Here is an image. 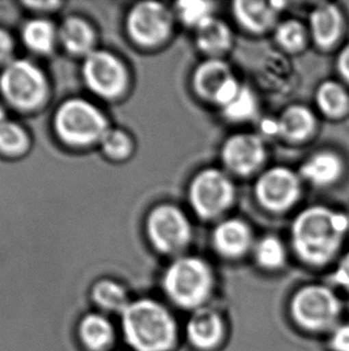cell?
Returning <instances> with one entry per match:
<instances>
[{
	"label": "cell",
	"mask_w": 349,
	"mask_h": 351,
	"mask_svg": "<svg viewBox=\"0 0 349 351\" xmlns=\"http://www.w3.org/2000/svg\"><path fill=\"white\" fill-rule=\"evenodd\" d=\"M348 227L345 215L313 206L294 221L293 246L302 261L312 265H324L340 248Z\"/></svg>",
	"instance_id": "obj_1"
},
{
	"label": "cell",
	"mask_w": 349,
	"mask_h": 351,
	"mask_svg": "<svg viewBox=\"0 0 349 351\" xmlns=\"http://www.w3.org/2000/svg\"><path fill=\"white\" fill-rule=\"evenodd\" d=\"M126 342L135 351H169L177 339L172 314L153 300L129 302L122 313Z\"/></svg>",
	"instance_id": "obj_2"
},
{
	"label": "cell",
	"mask_w": 349,
	"mask_h": 351,
	"mask_svg": "<svg viewBox=\"0 0 349 351\" xmlns=\"http://www.w3.org/2000/svg\"><path fill=\"white\" fill-rule=\"evenodd\" d=\"M163 289L181 308H201L212 293V271L198 258H179L166 269Z\"/></svg>",
	"instance_id": "obj_3"
},
{
	"label": "cell",
	"mask_w": 349,
	"mask_h": 351,
	"mask_svg": "<svg viewBox=\"0 0 349 351\" xmlns=\"http://www.w3.org/2000/svg\"><path fill=\"white\" fill-rule=\"evenodd\" d=\"M55 130L64 142L71 145H89L101 142L108 131L103 113L86 100L67 101L57 110Z\"/></svg>",
	"instance_id": "obj_4"
},
{
	"label": "cell",
	"mask_w": 349,
	"mask_h": 351,
	"mask_svg": "<svg viewBox=\"0 0 349 351\" xmlns=\"http://www.w3.org/2000/svg\"><path fill=\"white\" fill-rule=\"evenodd\" d=\"M340 300L323 285H307L293 296L291 313L294 322L302 328L322 332L334 330L340 318Z\"/></svg>",
	"instance_id": "obj_5"
},
{
	"label": "cell",
	"mask_w": 349,
	"mask_h": 351,
	"mask_svg": "<svg viewBox=\"0 0 349 351\" xmlns=\"http://www.w3.org/2000/svg\"><path fill=\"white\" fill-rule=\"evenodd\" d=\"M0 90L11 105L31 110L42 102L47 83L36 65L27 60H12L0 76Z\"/></svg>",
	"instance_id": "obj_6"
},
{
	"label": "cell",
	"mask_w": 349,
	"mask_h": 351,
	"mask_svg": "<svg viewBox=\"0 0 349 351\" xmlns=\"http://www.w3.org/2000/svg\"><path fill=\"white\" fill-rule=\"evenodd\" d=\"M233 193V186L225 174L216 169H207L194 179L189 198L195 213L203 219H212L229 208Z\"/></svg>",
	"instance_id": "obj_7"
},
{
	"label": "cell",
	"mask_w": 349,
	"mask_h": 351,
	"mask_svg": "<svg viewBox=\"0 0 349 351\" xmlns=\"http://www.w3.org/2000/svg\"><path fill=\"white\" fill-rule=\"evenodd\" d=\"M83 76L90 90L102 97H116L127 84V72L113 54L92 51L83 65Z\"/></svg>",
	"instance_id": "obj_8"
},
{
	"label": "cell",
	"mask_w": 349,
	"mask_h": 351,
	"mask_svg": "<svg viewBox=\"0 0 349 351\" xmlns=\"http://www.w3.org/2000/svg\"><path fill=\"white\" fill-rule=\"evenodd\" d=\"M147 233L158 251L174 253L188 243L190 226L181 210L171 205H161L150 215Z\"/></svg>",
	"instance_id": "obj_9"
},
{
	"label": "cell",
	"mask_w": 349,
	"mask_h": 351,
	"mask_svg": "<svg viewBox=\"0 0 349 351\" xmlns=\"http://www.w3.org/2000/svg\"><path fill=\"white\" fill-rule=\"evenodd\" d=\"M128 33L135 43L152 47L170 33L171 16L164 5L147 1L133 8L127 21Z\"/></svg>",
	"instance_id": "obj_10"
},
{
	"label": "cell",
	"mask_w": 349,
	"mask_h": 351,
	"mask_svg": "<svg viewBox=\"0 0 349 351\" xmlns=\"http://www.w3.org/2000/svg\"><path fill=\"white\" fill-rule=\"evenodd\" d=\"M299 193L297 176L281 167L266 171L256 184V195L261 204L273 211H283L292 206Z\"/></svg>",
	"instance_id": "obj_11"
},
{
	"label": "cell",
	"mask_w": 349,
	"mask_h": 351,
	"mask_svg": "<svg viewBox=\"0 0 349 351\" xmlns=\"http://www.w3.org/2000/svg\"><path fill=\"white\" fill-rule=\"evenodd\" d=\"M194 86L198 95L219 105H227L241 89L230 69L220 60H208L198 67Z\"/></svg>",
	"instance_id": "obj_12"
},
{
	"label": "cell",
	"mask_w": 349,
	"mask_h": 351,
	"mask_svg": "<svg viewBox=\"0 0 349 351\" xmlns=\"http://www.w3.org/2000/svg\"><path fill=\"white\" fill-rule=\"evenodd\" d=\"M222 160L233 173L240 176L250 174L263 162V144L260 138L253 134L233 136L224 144Z\"/></svg>",
	"instance_id": "obj_13"
},
{
	"label": "cell",
	"mask_w": 349,
	"mask_h": 351,
	"mask_svg": "<svg viewBox=\"0 0 349 351\" xmlns=\"http://www.w3.org/2000/svg\"><path fill=\"white\" fill-rule=\"evenodd\" d=\"M224 331L222 317L207 307L195 309L187 324L189 341L198 349L217 347L224 337Z\"/></svg>",
	"instance_id": "obj_14"
},
{
	"label": "cell",
	"mask_w": 349,
	"mask_h": 351,
	"mask_svg": "<svg viewBox=\"0 0 349 351\" xmlns=\"http://www.w3.org/2000/svg\"><path fill=\"white\" fill-rule=\"evenodd\" d=\"M213 242L217 251L227 258L243 256L250 246V230L238 219L222 222L214 230Z\"/></svg>",
	"instance_id": "obj_15"
},
{
	"label": "cell",
	"mask_w": 349,
	"mask_h": 351,
	"mask_svg": "<svg viewBox=\"0 0 349 351\" xmlns=\"http://www.w3.org/2000/svg\"><path fill=\"white\" fill-rule=\"evenodd\" d=\"M276 3L242 0L233 4V12L238 22L248 30L260 33L268 29L276 17Z\"/></svg>",
	"instance_id": "obj_16"
},
{
	"label": "cell",
	"mask_w": 349,
	"mask_h": 351,
	"mask_svg": "<svg viewBox=\"0 0 349 351\" xmlns=\"http://www.w3.org/2000/svg\"><path fill=\"white\" fill-rule=\"evenodd\" d=\"M312 35L320 47H331L341 32V16L334 5L318 6L311 14Z\"/></svg>",
	"instance_id": "obj_17"
},
{
	"label": "cell",
	"mask_w": 349,
	"mask_h": 351,
	"mask_svg": "<svg viewBox=\"0 0 349 351\" xmlns=\"http://www.w3.org/2000/svg\"><path fill=\"white\" fill-rule=\"evenodd\" d=\"M315 128V118L311 112L302 106H292L283 112L275 123V130L289 141L299 142L311 134Z\"/></svg>",
	"instance_id": "obj_18"
},
{
	"label": "cell",
	"mask_w": 349,
	"mask_h": 351,
	"mask_svg": "<svg viewBox=\"0 0 349 351\" xmlns=\"http://www.w3.org/2000/svg\"><path fill=\"white\" fill-rule=\"evenodd\" d=\"M59 38L68 52L83 56L92 52L94 36L92 29L81 19H68L59 30Z\"/></svg>",
	"instance_id": "obj_19"
},
{
	"label": "cell",
	"mask_w": 349,
	"mask_h": 351,
	"mask_svg": "<svg viewBox=\"0 0 349 351\" xmlns=\"http://www.w3.org/2000/svg\"><path fill=\"white\" fill-rule=\"evenodd\" d=\"M342 163L340 158L331 152H320L312 156L302 166V174L313 185L333 184L340 176Z\"/></svg>",
	"instance_id": "obj_20"
},
{
	"label": "cell",
	"mask_w": 349,
	"mask_h": 351,
	"mask_svg": "<svg viewBox=\"0 0 349 351\" xmlns=\"http://www.w3.org/2000/svg\"><path fill=\"white\" fill-rule=\"evenodd\" d=\"M79 335L83 344L91 351H103L113 342L114 330L108 319L89 314L81 320Z\"/></svg>",
	"instance_id": "obj_21"
},
{
	"label": "cell",
	"mask_w": 349,
	"mask_h": 351,
	"mask_svg": "<svg viewBox=\"0 0 349 351\" xmlns=\"http://www.w3.org/2000/svg\"><path fill=\"white\" fill-rule=\"evenodd\" d=\"M231 43V33L227 24L216 19H209L198 28V45L211 54L224 52Z\"/></svg>",
	"instance_id": "obj_22"
},
{
	"label": "cell",
	"mask_w": 349,
	"mask_h": 351,
	"mask_svg": "<svg viewBox=\"0 0 349 351\" xmlns=\"http://www.w3.org/2000/svg\"><path fill=\"white\" fill-rule=\"evenodd\" d=\"M57 30L46 19H33L24 25L22 38L33 52L48 53L52 51L57 40Z\"/></svg>",
	"instance_id": "obj_23"
},
{
	"label": "cell",
	"mask_w": 349,
	"mask_h": 351,
	"mask_svg": "<svg viewBox=\"0 0 349 351\" xmlns=\"http://www.w3.org/2000/svg\"><path fill=\"white\" fill-rule=\"evenodd\" d=\"M92 298L101 308L114 313H122L129 304L125 289L113 280L99 282L92 290Z\"/></svg>",
	"instance_id": "obj_24"
},
{
	"label": "cell",
	"mask_w": 349,
	"mask_h": 351,
	"mask_svg": "<svg viewBox=\"0 0 349 351\" xmlns=\"http://www.w3.org/2000/svg\"><path fill=\"white\" fill-rule=\"evenodd\" d=\"M317 104L329 117H340L348 108V95L345 89L335 82L323 83L317 91Z\"/></svg>",
	"instance_id": "obj_25"
},
{
	"label": "cell",
	"mask_w": 349,
	"mask_h": 351,
	"mask_svg": "<svg viewBox=\"0 0 349 351\" xmlns=\"http://www.w3.org/2000/svg\"><path fill=\"white\" fill-rule=\"evenodd\" d=\"M28 147V136L23 128L12 121L0 123V152L19 155Z\"/></svg>",
	"instance_id": "obj_26"
},
{
	"label": "cell",
	"mask_w": 349,
	"mask_h": 351,
	"mask_svg": "<svg viewBox=\"0 0 349 351\" xmlns=\"http://www.w3.org/2000/svg\"><path fill=\"white\" fill-rule=\"evenodd\" d=\"M256 261L264 269H279L285 261V248L276 237H267L262 239L255 248Z\"/></svg>",
	"instance_id": "obj_27"
},
{
	"label": "cell",
	"mask_w": 349,
	"mask_h": 351,
	"mask_svg": "<svg viewBox=\"0 0 349 351\" xmlns=\"http://www.w3.org/2000/svg\"><path fill=\"white\" fill-rule=\"evenodd\" d=\"M224 114L231 120H246L253 117L256 110V101L251 91L241 88L237 95L227 105L222 107Z\"/></svg>",
	"instance_id": "obj_28"
},
{
	"label": "cell",
	"mask_w": 349,
	"mask_h": 351,
	"mask_svg": "<svg viewBox=\"0 0 349 351\" xmlns=\"http://www.w3.org/2000/svg\"><path fill=\"white\" fill-rule=\"evenodd\" d=\"M179 16L184 23L200 27L206 21L212 19L213 3L208 1H181L177 5Z\"/></svg>",
	"instance_id": "obj_29"
},
{
	"label": "cell",
	"mask_w": 349,
	"mask_h": 351,
	"mask_svg": "<svg viewBox=\"0 0 349 351\" xmlns=\"http://www.w3.org/2000/svg\"><path fill=\"white\" fill-rule=\"evenodd\" d=\"M276 40L288 51H297L304 46L305 32L302 25L296 21H287L280 24L276 29Z\"/></svg>",
	"instance_id": "obj_30"
},
{
	"label": "cell",
	"mask_w": 349,
	"mask_h": 351,
	"mask_svg": "<svg viewBox=\"0 0 349 351\" xmlns=\"http://www.w3.org/2000/svg\"><path fill=\"white\" fill-rule=\"evenodd\" d=\"M104 152L113 158H122L131 152V139L126 133L118 130H108L101 139Z\"/></svg>",
	"instance_id": "obj_31"
},
{
	"label": "cell",
	"mask_w": 349,
	"mask_h": 351,
	"mask_svg": "<svg viewBox=\"0 0 349 351\" xmlns=\"http://www.w3.org/2000/svg\"><path fill=\"white\" fill-rule=\"evenodd\" d=\"M331 347L334 351H349V324L337 325L333 330Z\"/></svg>",
	"instance_id": "obj_32"
},
{
	"label": "cell",
	"mask_w": 349,
	"mask_h": 351,
	"mask_svg": "<svg viewBox=\"0 0 349 351\" xmlns=\"http://www.w3.org/2000/svg\"><path fill=\"white\" fill-rule=\"evenodd\" d=\"M333 280L349 291V253L342 258L340 264L336 267L335 272L333 274Z\"/></svg>",
	"instance_id": "obj_33"
},
{
	"label": "cell",
	"mask_w": 349,
	"mask_h": 351,
	"mask_svg": "<svg viewBox=\"0 0 349 351\" xmlns=\"http://www.w3.org/2000/svg\"><path fill=\"white\" fill-rule=\"evenodd\" d=\"M14 53V43L9 34L3 29H0V64L10 62V58Z\"/></svg>",
	"instance_id": "obj_34"
},
{
	"label": "cell",
	"mask_w": 349,
	"mask_h": 351,
	"mask_svg": "<svg viewBox=\"0 0 349 351\" xmlns=\"http://www.w3.org/2000/svg\"><path fill=\"white\" fill-rule=\"evenodd\" d=\"M339 71L349 83V46L342 51L339 57Z\"/></svg>",
	"instance_id": "obj_35"
},
{
	"label": "cell",
	"mask_w": 349,
	"mask_h": 351,
	"mask_svg": "<svg viewBox=\"0 0 349 351\" xmlns=\"http://www.w3.org/2000/svg\"><path fill=\"white\" fill-rule=\"evenodd\" d=\"M4 121H6V120H5V110H3V107L0 106V123H4Z\"/></svg>",
	"instance_id": "obj_36"
}]
</instances>
